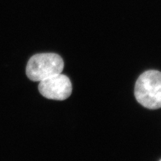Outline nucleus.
Masks as SVG:
<instances>
[{
    "instance_id": "obj_3",
    "label": "nucleus",
    "mask_w": 161,
    "mask_h": 161,
    "mask_svg": "<svg viewBox=\"0 0 161 161\" xmlns=\"http://www.w3.org/2000/svg\"><path fill=\"white\" fill-rule=\"evenodd\" d=\"M72 84L69 78L61 73L40 81L38 90L43 97L49 99L63 101L72 93Z\"/></svg>"
},
{
    "instance_id": "obj_4",
    "label": "nucleus",
    "mask_w": 161,
    "mask_h": 161,
    "mask_svg": "<svg viewBox=\"0 0 161 161\" xmlns=\"http://www.w3.org/2000/svg\"><path fill=\"white\" fill-rule=\"evenodd\" d=\"M159 161H161V160H159Z\"/></svg>"
},
{
    "instance_id": "obj_2",
    "label": "nucleus",
    "mask_w": 161,
    "mask_h": 161,
    "mask_svg": "<svg viewBox=\"0 0 161 161\" xmlns=\"http://www.w3.org/2000/svg\"><path fill=\"white\" fill-rule=\"evenodd\" d=\"M64 69L62 57L56 53H40L30 58L26 65L27 77L32 81H41L61 73Z\"/></svg>"
},
{
    "instance_id": "obj_1",
    "label": "nucleus",
    "mask_w": 161,
    "mask_h": 161,
    "mask_svg": "<svg viewBox=\"0 0 161 161\" xmlns=\"http://www.w3.org/2000/svg\"><path fill=\"white\" fill-rule=\"evenodd\" d=\"M134 95L138 102L146 108H161V72L149 70L140 75L136 82Z\"/></svg>"
}]
</instances>
